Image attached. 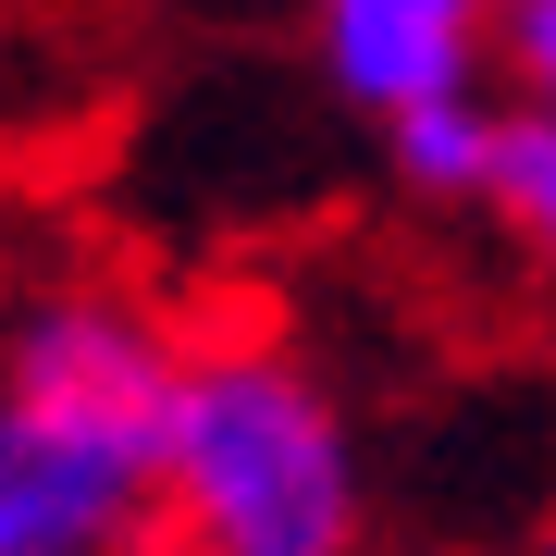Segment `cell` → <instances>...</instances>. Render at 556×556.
<instances>
[{
	"label": "cell",
	"mask_w": 556,
	"mask_h": 556,
	"mask_svg": "<svg viewBox=\"0 0 556 556\" xmlns=\"http://www.w3.org/2000/svg\"><path fill=\"white\" fill-rule=\"evenodd\" d=\"M186 334L137 285L62 273L0 321V556H149Z\"/></svg>",
	"instance_id": "6da1fadb"
},
{
	"label": "cell",
	"mask_w": 556,
	"mask_h": 556,
	"mask_svg": "<svg viewBox=\"0 0 556 556\" xmlns=\"http://www.w3.org/2000/svg\"><path fill=\"white\" fill-rule=\"evenodd\" d=\"M174 556H358V445L334 383L285 334H186L174 445H161Z\"/></svg>",
	"instance_id": "7a4b0ae2"
},
{
	"label": "cell",
	"mask_w": 556,
	"mask_h": 556,
	"mask_svg": "<svg viewBox=\"0 0 556 556\" xmlns=\"http://www.w3.org/2000/svg\"><path fill=\"white\" fill-rule=\"evenodd\" d=\"M309 50H321V87L396 137L408 112L482 100V50H495V25H482L470 0H321V13H309Z\"/></svg>",
	"instance_id": "3957f363"
},
{
	"label": "cell",
	"mask_w": 556,
	"mask_h": 556,
	"mask_svg": "<svg viewBox=\"0 0 556 556\" xmlns=\"http://www.w3.org/2000/svg\"><path fill=\"white\" fill-rule=\"evenodd\" d=\"M495 137H507L495 100H445V112H408L383 137V161H396L420 199H495Z\"/></svg>",
	"instance_id": "277c9868"
},
{
	"label": "cell",
	"mask_w": 556,
	"mask_h": 556,
	"mask_svg": "<svg viewBox=\"0 0 556 556\" xmlns=\"http://www.w3.org/2000/svg\"><path fill=\"white\" fill-rule=\"evenodd\" d=\"M495 211H507V236L556 273V112H507V137H495Z\"/></svg>",
	"instance_id": "5b68a950"
},
{
	"label": "cell",
	"mask_w": 556,
	"mask_h": 556,
	"mask_svg": "<svg viewBox=\"0 0 556 556\" xmlns=\"http://www.w3.org/2000/svg\"><path fill=\"white\" fill-rule=\"evenodd\" d=\"M507 75H519V112H556V0H519V13L495 25Z\"/></svg>",
	"instance_id": "8992f818"
},
{
	"label": "cell",
	"mask_w": 556,
	"mask_h": 556,
	"mask_svg": "<svg viewBox=\"0 0 556 556\" xmlns=\"http://www.w3.org/2000/svg\"><path fill=\"white\" fill-rule=\"evenodd\" d=\"M532 556H556V519H544V532H532Z\"/></svg>",
	"instance_id": "52a82bcc"
}]
</instances>
